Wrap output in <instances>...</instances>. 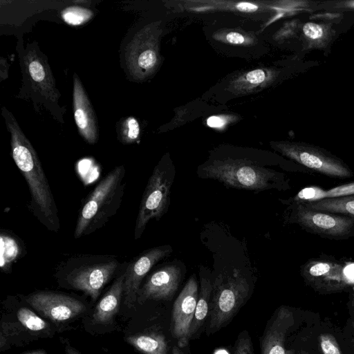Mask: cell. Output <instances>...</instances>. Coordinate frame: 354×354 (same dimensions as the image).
Here are the masks:
<instances>
[{
  "label": "cell",
  "instance_id": "38",
  "mask_svg": "<svg viewBox=\"0 0 354 354\" xmlns=\"http://www.w3.org/2000/svg\"><path fill=\"white\" fill-rule=\"evenodd\" d=\"M26 354H46V352L44 349H37L35 351L28 352Z\"/></svg>",
  "mask_w": 354,
  "mask_h": 354
},
{
  "label": "cell",
  "instance_id": "25",
  "mask_svg": "<svg viewBox=\"0 0 354 354\" xmlns=\"http://www.w3.org/2000/svg\"><path fill=\"white\" fill-rule=\"evenodd\" d=\"M17 316L21 324L30 331L39 332L48 328V324L44 319L26 307L19 308Z\"/></svg>",
  "mask_w": 354,
  "mask_h": 354
},
{
  "label": "cell",
  "instance_id": "9",
  "mask_svg": "<svg viewBox=\"0 0 354 354\" xmlns=\"http://www.w3.org/2000/svg\"><path fill=\"white\" fill-rule=\"evenodd\" d=\"M118 266V261L111 259L84 263L71 270L66 275V281L72 288L84 292L95 301Z\"/></svg>",
  "mask_w": 354,
  "mask_h": 354
},
{
  "label": "cell",
  "instance_id": "24",
  "mask_svg": "<svg viewBox=\"0 0 354 354\" xmlns=\"http://www.w3.org/2000/svg\"><path fill=\"white\" fill-rule=\"evenodd\" d=\"M273 77L274 73L272 71L255 69L243 74L232 83V88L238 91H250L269 82Z\"/></svg>",
  "mask_w": 354,
  "mask_h": 354
},
{
  "label": "cell",
  "instance_id": "28",
  "mask_svg": "<svg viewBox=\"0 0 354 354\" xmlns=\"http://www.w3.org/2000/svg\"><path fill=\"white\" fill-rule=\"evenodd\" d=\"M140 126L133 117L127 118L122 123L121 130L122 141L125 143L133 142L139 136Z\"/></svg>",
  "mask_w": 354,
  "mask_h": 354
},
{
  "label": "cell",
  "instance_id": "16",
  "mask_svg": "<svg viewBox=\"0 0 354 354\" xmlns=\"http://www.w3.org/2000/svg\"><path fill=\"white\" fill-rule=\"evenodd\" d=\"M73 103L74 118L80 133L87 142L95 143L98 140L96 115L84 88L76 74L73 77Z\"/></svg>",
  "mask_w": 354,
  "mask_h": 354
},
{
  "label": "cell",
  "instance_id": "1",
  "mask_svg": "<svg viewBox=\"0 0 354 354\" xmlns=\"http://www.w3.org/2000/svg\"><path fill=\"white\" fill-rule=\"evenodd\" d=\"M257 159L241 157L211 158L198 167L197 176L219 181L230 187L254 192L290 188L283 172Z\"/></svg>",
  "mask_w": 354,
  "mask_h": 354
},
{
  "label": "cell",
  "instance_id": "29",
  "mask_svg": "<svg viewBox=\"0 0 354 354\" xmlns=\"http://www.w3.org/2000/svg\"><path fill=\"white\" fill-rule=\"evenodd\" d=\"M232 354H254L252 337L247 330L241 331L238 335Z\"/></svg>",
  "mask_w": 354,
  "mask_h": 354
},
{
  "label": "cell",
  "instance_id": "23",
  "mask_svg": "<svg viewBox=\"0 0 354 354\" xmlns=\"http://www.w3.org/2000/svg\"><path fill=\"white\" fill-rule=\"evenodd\" d=\"M301 203L313 210L354 216V194Z\"/></svg>",
  "mask_w": 354,
  "mask_h": 354
},
{
  "label": "cell",
  "instance_id": "18",
  "mask_svg": "<svg viewBox=\"0 0 354 354\" xmlns=\"http://www.w3.org/2000/svg\"><path fill=\"white\" fill-rule=\"evenodd\" d=\"M125 272L113 283L97 304L92 315L94 324H109L118 313L122 297L124 296Z\"/></svg>",
  "mask_w": 354,
  "mask_h": 354
},
{
  "label": "cell",
  "instance_id": "33",
  "mask_svg": "<svg viewBox=\"0 0 354 354\" xmlns=\"http://www.w3.org/2000/svg\"><path fill=\"white\" fill-rule=\"evenodd\" d=\"M327 4V7H330L332 8H337V9H349L354 10V0H348V1H338L329 2Z\"/></svg>",
  "mask_w": 354,
  "mask_h": 354
},
{
  "label": "cell",
  "instance_id": "31",
  "mask_svg": "<svg viewBox=\"0 0 354 354\" xmlns=\"http://www.w3.org/2000/svg\"><path fill=\"white\" fill-rule=\"evenodd\" d=\"M225 40L232 44H243L245 43V37L237 32H230L225 35Z\"/></svg>",
  "mask_w": 354,
  "mask_h": 354
},
{
  "label": "cell",
  "instance_id": "6",
  "mask_svg": "<svg viewBox=\"0 0 354 354\" xmlns=\"http://www.w3.org/2000/svg\"><path fill=\"white\" fill-rule=\"evenodd\" d=\"M272 146L287 158L323 175L340 178L353 176L343 160L319 147L289 141L274 142Z\"/></svg>",
  "mask_w": 354,
  "mask_h": 354
},
{
  "label": "cell",
  "instance_id": "2",
  "mask_svg": "<svg viewBox=\"0 0 354 354\" xmlns=\"http://www.w3.org/2000/svg\"><path fill=\"white\" fill-rule=\"evenodd\" d=\"M2 114L11 136L12 158L28 183L32 203L43 223L55 229L59 226L57 208L37 154L12 114L5 107Z\"/></svg>",
  "mask_w": 354,
  "mask_h": 354
},
{
  "label": "cell",
  "instance_id": "3",
  "mask_svg": "<svg viewBox=\"0 0 354 354\" xmlns=\"http://www.w3.org/2000/svg\"><path fill=\"white\" fill-rule=\"evenodd\" d=\"M210 310L205 333L210 336L227 326L250 298L254 283L239 270L212 280Z\"/></svg>",
  "mask_w": 354,
  "mask_h": 354
},
{
  "label": "cell",
  "instance_id": "37",
  "mask_svg": "<svg viewBox=\"0 0 354 354\" xmlns=\"http://www.w3.org/2000/svg\"><path fill=\"white\" fill-rule=\"evenodd\" d=\"M65 353H66V354H82L79 351H77L76 348L71 346L70 344L66 345Z\"/></svg>",
  "mask_w": 354,
  "mask_h": 354
},
{
  "label": "cell",
  "instance_id": "27",
  "mask_svg": "<svg viewBox=\"0 0 354 354\" xmlns=\"http://www.w3.org/2000/svg\"><path fill=\"white\" fill-rule=\"evenodd\" d=\"M1 266L5 270L10 268V263L16 258L18 254V245L12 238L1 236Z\"/></svg>",
  "mask_w": 354,
  "mask_h": 354
},
{
  "label": "cell",
  "instance_id": "13",
  "mask_svg": "<svg viewBox=\"0 0 354 354\" xmlns=\"http://www.w3.org/2000/svg\"><path fill=\"white\" fill-rule=\"evenodd\" d=\"M183 277V269L177 263H170L156 270L142 288L137 301L142 304L148 300L171 301L176 294Z\"/></svg>",
  "mask_w": 354,
  "mask_h": 354
},
{
  "label": "cell",
  "instance_id": "34",
  "mask_svg": "<svg viewBox=\"0 0 354 354\" xmlns=\"http://www.w3.org/2000/svg\"><path fill=\"white\" fill-rule=\"evenodd\" d=\"M342 15L339 13H334V12H329V13H324V14H319L317 15H315V17H311V19H322L326 21H332L334 20H337L339 18L342 17Z\"/></svg>",
  "mask_w": 354,
  "mask_h": 354
},
{
  "label": "cell",
  "instance_id": "35",
  "mask_svg": "<svg viewBox=\"0 0 354 354\" xmlns=\"http://www.w3.org/2000/svg\"><path fill=\"white\" fill-rule=\"evenodd\" d=\"M171 354H192L190 344L185 346L181 347L176 343L171 346Z\"/></svg>",
  "mask_w": 354,
  "mask_h": 354
},
{
  "label": "cell",
  "instance_id": "39",
  "mask_svg": "<svg viewBox=\"0 0 354 354\" xmlns=\"http://www.w3.org/2000/svg\"><path fill=\"white\" fill-rule=\"evenodd\" d=\"M299 354H307V353H306L304 351H301Z\"/></svg>",
  "mask_w": 354,
  "mask_h": 354
},
{
  "label": "cell",
  "instance_id": "15",
  "mask_svg": "<svg viewBox=\"0 0 354 354\" xmlns=\"http://www.w3.org/2000/svg\"><path fill=\"white\" fill-rule=\"evenodd\" d=\"M304 279L315 289L333 292L349 283L342 264L328 260H310L301 266Z\"/></svg>",
  "mask_w": 354,
  "mask_h": 354
},
{
  "label": "cell",
  "instance_id": "30",
  "mask_svg": "<svg viewBox=\"0 0 354 354\" xmlns=\"http://www.w3.org/2000/svg\"><path fill=\"white\" fill-rule=\"evenodd\" d=\"M319 343L323 354H343L335 337L330 334L320 335Z\"/></svg>",
  "mask_w": 354,
  "mask_h": 354
},
{
  "label": "cell",
  "instance_id": "7",
  "mask_svg": "<svg viewBox=\"0 0 354 354\" xmlns=\"http://www.w3.org/2000/svg\"><path fill=\"white\" fill-rule=\"evenodd\" d=\"M288 222L327 237L342 238L354 230V218L310 209L301 203H290Z\"/></svg>",
  "mask_w": 354,
  "mask_h": 354
},
{
  "label": "cell",
  "instance_id": "21",
  "mask_svg": "<svg viewBox=\"0 0 354 354\" xmlns=\"http://www.w3.org/2000/svg\"><path fill=\"white\" fill-rule=\"evenodd\" d=\"M353 194H354V182L341 185L330 189L310 186L301 189L290 201H287L284 203L311 202Z\"/></svg>",
  "mask_w": 354,
  "mask_h": 354
},
{
  "label": "cell",
  "instance_id": "40",
  "mask_svg": "<svg viewBox=\"0 0 354 354\" xmlns=\"http://www.w3.org/2000/svg\"><path fill=\"white\" fill-rule=\"evenodd\" d=\"M353 307L354 308V295H353Z\"/></svg>",
  "mask_w": 354,
  "mask_h": 354
},
{
  "label": "cell",
  "instance_id": "17",
  "mask_svg": "<svg viewBox=\"0 0 354 354\" xmlns=\"http://www.w3.org/2000/svg\"><path fill=\"white\" fill-rule=\"evenodd\" d=\"M24 64L33 88L47 99L57 100L59 94L50 68L43 57L30 50L24 57Z\"/></svg>",
  "mask_w": 354,
  "mask_h": 354
},
{
  "label": "cell",
  "instance_id": "20",
  "mask_svg": "<svg viewBox=\"0 0 354 354\" xmlns=\"http://www.w3.org/2000/svg\"><path fill=\"white\" fill-rule=\"evenodd\" d=\"M128 344L142 354H169V344L164 335L159 332H145L128 335Z\"/></svg>",
  "mask_w": 354,
  "mask_h": 354
},
{
  "label": "cell",
  "instance_id": "12",
  "mask_svg": "<svg viewBox=\"0 0 354 354\" xmlns=\"http://www.w3.org/2000/svg\"><path fill=\"white\" fill-rule=\"evenodd\" d=\"M26 301L41 315L54 322H65L86 310L85 305L68 295L49 291L37 292Z\"/></svg>",
  "mask_w": 354,
  "mask_h": 354
},
{
  "label": "cell",
  "instance_id": "10",
  "mask_svg": "<svg viewBox=\"0 0 354 354\" xmlns=\"http://www.w3.org/2000/svg\"><path fill=\"white\" fill-rule=\"evenodd\" d=\"M198 283L193 274L190 276L172 308L170 332L176 344L181 347L189 344V330L198 297Z\"/></svg>",
  "mask_w": 354,
  "mask_h": 354
},
{
  "label": "cell",
  "instance_id": "4",
  "mask_svg": "<svg viewBox=\"0 0 354 354\" xmlns=\"http://www.w3.org/2000/svg\"><path fill=\"white\" fill-rule=\"evenodd\" d=\"M124 168L118 166L110 171L90 194L82 206L76 223V239L101 227L120 207L124 192Z\"/></svg>",
  "mask_w": 354,
  "mask_h": 354
},
{
  "label": "cell",
  "instance_id": "19",
  "mask_svg": "<svg viewBox=\"0 0 354 354\" xmlns=\"http://www.w3.org/2000/svg\"><path fill=\"white\" fill-rule=\"evenodd\" d=\"M212 290V280L210 276L200 270V290L195 315L189 330V341L198 339L205 330L209 314Z\"/></svg>",
  "mask_w": 354,
  "mask_h": 354
},
{
  "label": "cell",
  "instance_id": "8",
  "mask_svg": "<svg viewBox=\"0 0 354 354\" xmlns=\"http://www.w3.org/2000/svg\"><path fill=\"white\" fill-rule=\"evenodd\" d=\"M129 73L136 80H143L152 73L158 63L155 34L151 28H145L135 35L125 50Z\"/></svg>",
  "mask_w": 354,
  "mask_h": 354
},
{
  "label": "cell",
  "instance_id": "26",
  "mask_svg": "<svg viewBox=\"0 0 354 354\" xmlns=\"http://www.w3.org/2000/svg\"><path fill=\"white\" fill-rule=\"evenodd\" d=\"M93 12L80 6H70L62 12L64 21L71 26L82 25L93 17Z\"/></svg>",
  "mask_w": 354,
  "mask_h": 354
},
{
  "label": "cell",
  "instance_id": "36",
  "mask_svg": "<svg viewBox=\"0 0 354 354\" xmlns=\"http://www.w3.org/2000/svg\"><path fill=\"white\" fill-rule=\"evenodd\" d=\"M236 7L237 10L242 12H254L258 9L257 5L248 2L239 3Z\"/></svg>",
  "mask_w": 354,
  "mask_h": 354
},
{
  "label": "cell",
  "instance_id": "5",
  "mask_svg": "<svg viewBox=\"0 0 354 354\" xmlns=\"http://www.w3.org/2000/svg\"><path fill=\"white\" fill-rule=\"evenodd\" d=\"M175 175V167L169 159L161 160L155 167L141 200L136 223L135 239L141 236L149 221L160 220L167 212Z\"/></svg>",
  "mask_w": 354,
  "mask_h": 354
},
{
  "label": "cell",
  "instance_id": "32",
  "mask_svg": "<svg viewBox=\"0 0 354 354\" xmlns=\"http://www.w3.org/2000/svg\"><path fill=\"white\" fill-rule=\"evenodd\" d=\"M226 123V119L221 116L212 115L207 120V124L212 128H222Z\"/></svg>",
  "mask_w": 354,
  "mask_h": 354
},
{
  "label": "cell",
  "instance_id": "22",
  "mask_svg": "<svg viewBox=\"0 0 354 354\" xmlns=\"http://www.w3.org/2000/svg\"><path fill=\"white\" fill-rule=\"evenodd\" d=\"M335 34L330 22H306L302 27V35L307 49L326 48Z\"/></svg>",
  "mask_w": 354,
  "mask_h": 354
},
{
  "label": "cell",
  "instance_id": "11",
  "mask_svg": "<svg viewBox=\"0 0 354 354\" xmlns=\"http://www.w3.org/2000/svg\"><path fill=\"white\" fill-rule=\"evenodd\" d=\"M295 322V315L290 308H277L267 321L259 338L260 354H295V350L287 344Z\"/></svg>",
  "mask_w": 354,
  "mask_h": 354
},
{
  "label": "cell",
  "instance_id": "14",
  "mask_svg": "<svg viewBox=\"0 0 354 354\" xmlns=\"http://www.w3.org/2000/svg\"><path fill=\"white\" fill-rule=\"evenodd\" d=\"M172 251L169 245L155 247L145 251L128 266L124 283V304L126 306L131 308L134 305L144 277L156 263L169 256Z\"/></svg>",
  "mask_w": 354,
  "mask_h": 354
}]
</instances>
